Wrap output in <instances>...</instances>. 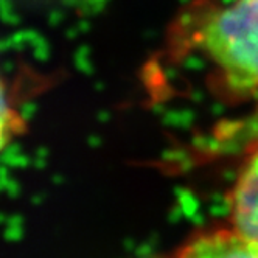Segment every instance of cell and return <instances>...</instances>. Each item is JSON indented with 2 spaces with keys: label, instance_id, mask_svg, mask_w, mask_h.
<instances>
[{
  "label": "cell",
  "instance_id": "obj_1",
  "mask_svg": "<svg viewBox=\"0 0 258 258\" xmlns=\"http://www.w3.org/2000/svg\"><path fill=\"white\" fill-rule=\"evenodd\" d=\"M163 62L204 66V86L224 106L258 100V0H190L165 31Z\"/></svg>",
  "mask_w": 258,
  "mask_h": 258
},
{
  "label": "cell",
  "instance_id": "obj_2",
  "mask_svg": "<svg viewBox=\"0 0 258 258\" xmlns=\"http://www.w3.org/2000/svg\"><path fill=\"white\" fill-rule=\"evenodd\" d=\"M227 209L229 227L258 247V127L243 146Z\"/></svg>",
  "mask_w": 258,
  "mask_h": 258
},
{
  "label": "cell",
  "instance_id": "obj_3",
  "mask_svg": "<svg viewBox=\"0 0 258 258\" xmlns=\"http://www.w3.org/2000/svg\"><path fill=\"white\" fill-rule=\"evenodd\" d=\"M165 258H258V247L227 226L198 233Z\"/></svg>",
  "mask_w": 258,
  "mask_h": 258
},
{
  "label": "cell",
  "instance_id": "obj_4",
  "mask_svg": "<svg viewBox=\"0 0 258 258\" xmlns=\"http://www.w3.org/2000/svg\"><path fill=\"white\" fill-rule=\"evenodd\" d=\"M25 120L17 107L13 92L0 77V153L25 131Z\"/></svg>",
  "mask_w": 258,
  "mask_h": 258
}]
</instances>
